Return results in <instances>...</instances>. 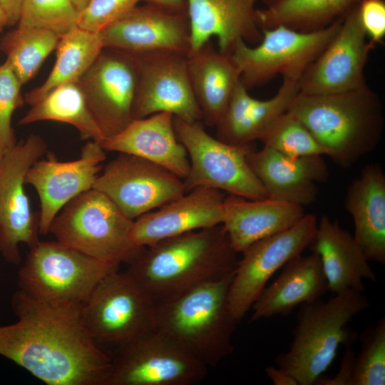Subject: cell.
<instances>
[{"label": "cell", "mask_w": 385, "mask_h": 385, "mask_svg": "<svg viewBox=\"0 0 385 385\" xmlns=\"http://www.w3.org/2000/svg\"><path fill=\"white\" fill-rule=\"evenodd\" d=\"M257 9L261 30L284 26L299 31L324 29L358 7L363 0H262Z\"/></svg>", "instance_id": "30"}, {"label": "cell", "mask_w": 385, "mask_h": 385, "mask_svg": "<svg viewBox=\"0 0 385 385\" xmlns=\"http://www.w3.org/2000/svg\"><path fill=\"white\" fill-rule=\"evenodd\" d=\"M23 0H0L6 17L7 25L18 24Z\"/></svg>", "instance_id": "42"}, {"label": "cell", "mask_w": 385, "mask_h": 385, "mask_svg": "<svg viewBox=\"0 0 385 385\" xmlns=\"http://www.w3.org/2000/svg\"><path fill=\"white\" fill-rule=\"evenodd\" d=\"M260 140L264 147L289 157L327 155L326 150L308 128L287 111L270 125Z\"/></svg>", "instance_id": "34"}, {"label": "cell", "mask_w": 385, "mask_h": 385, "mask_svg": "<svg viewBox=\"0 0 385 385\" xmlns=\"http://www.w3.org/2000/svg\"><path fill=\"white\" fill-rule=\"evenodd\" d=\"M299 306L291 346L275 361L298 385H313L332 366L339 346L355 341L357 334L348 324L369 303L363 292L346 289Z\"/></svg>", "instance_id": "5"}, {"label": "cell", "mask_w": 385, "mask_h": 385, "mask_svg": "<svg viewBox=\"0 0 385 385\" xmlns=\"http://www.w3.org/2000/svg\"><path fill=\"white\" fill-rule=\"evenodd\" d=\"M363 29L373 46L381 43L385 37V2L363 0L358 7Z\"/></svg>", "instance_id": "39"}, {"label": "cell", "mask_w": 385, "mask_h": 385, "mask_svg": "<svg viewBox=\"0 0 385 385\" xmlns=\"http://www.w3.org/2000/svg\"><path fill=\"white\" fill-rule=\"evenodd\" d=\"M17 321L0 326V355L48 385H106L113 358L99 348L81 319L82 306L53 305L19 289Z\"/></svg>", "instance_id": "1"}, {"label": "cell", "mask_w": 385, "mask_h": 385, "mask_svg": "<svg viewBox=\"0 0 385 385\" xmlns=\"http://www.w3.org/2000/svg\"><path fill=\"white\" fill-rule=\"evenodd\" d=\"M237 261L221 224L145 247L126 271L158 302L201 282L232 276Z\"/></svg>", "instance_id": "2"}, {"label": "cell", "mask_w": 385, "mask_h": 385, "mask_svg": "<svg viewBox=\"0 0 385 385\" xmlns=\"http://www.w3.org/2000/svg\"><path fill=\"white\" fill-rule=\"evenodd\" d=\"M224 194L197 187L133 220L130 239L138 247L188 232L221 225Z\"/></svg>", "instance_id": "20"}, {"label": "cell", "mask_w": 385, "mask_h": 385, "mask_svg": "<svg viewBox=\"0 0 385 385\" xmlns=\"http://www.w3.org/2000/svg\"><path fill=\"white\" fill-rule=\"evenodd\" d=\"M155 308L153 297L126 270H117L98 283L81 315L91 339L109 354L156 328Z\"/></svg>", "instance_id": "8"}, {"label": "cell", "mask_w": 385, "mask_h": 385, "mask_svg": "<svg viewBox=\"0 0 385 385\" xmlns=\"http://www.w3.org/2000/svg\"><path fill=\"white\" fill-rule=\"evenodd\" d=\"M339 372L332 379L321 376L315 384L349 385L355 354L351 345H346Z\"/></svg>", "instance_id": "40"}, {"label": "cell", "mask_w": 385, "mask_h": 385, "mask_svg": "<svg viewBox=\"0 0 385 385\" xmlns=\"http://www.w3.org/2000/svg\"><path fill=\"white\" fill-rule=\"evenodd\" d=\"M1 153H0V161H1Z\"/></svg>", "instance_id": "46"}, {"label": "cell", "mask_w": 385, "mask_h": 385, "mask_svg": "<svg viewBox=\"0 0 385 385\" xmlns=\"http://www.w3.org/2000/svg\"><path fill=\"white\" fill-rule=\"evenodd\" d=\"M60 37L40 29L18 27L7 38V63L21 85L38 72L45 59L56 48Z\"/></svg>", "instance_id": "33"}, {"label": "cell", "mask_w": 385, "mask_h": 385, "mask_svg": "<svg viewBox=\"0 0 385 385\" xmlns=\"http://www.w3.org/2000/svg\"><path fill=\"white\" fill-rule=\"evenodd\" d=\"M342 19L324 29L308 32L284 26L263 29L262 39L256 46L239 40L230 54L240 71V82L249 90L278 74L299 81L335 36Z\"/></svg>", "instance_id": "9"}, {"label": "cell", "mask_w": 385, "mask_h": 385, "mask_svg": "<svg viewBox=\"0 0 385 385\" xmlns=\"http://www.w3.org/2000/svg\"><path fill=\"white\" fill-rule=\"evenodd\" d=\"M346 211L352 217L355 240L369 262H385V174L376 163L367 165L349 185Z\"/></svg>", "instance_id": "27"}, {"label": "cell", "mask_w": 385, "mask_h": 385, "mask_svg": "<svg viewBox=\"0 0 385 385\" xmlns=\"http://www.w3.org/2000/svg\"><path fill=\"white\" fill-rule=\"evenodd\" d=\"M98 33L104 48L136 56L153 52L188 55L190 47L187 12L150 4L135 6Z\"/></svg>", "instance_id": "18"}, {"label": "cell", "mask_w": 385, "mask_h": 385, "mask_svg": "<svg viewBox=\"0 0 385 385\" xmlns=\"http://www.w3.org/2000/svg\"><path fill=\"white\" fill-rule=\"evenodd\" d=\"M71 1L80 13L87 6L90 0H71Z\"/></svg>", "instance_id": "44"}, {"label": "cell", "mask_w": 385, "mask_h": 385, "mask_svg": "<svg viewBox=\"0 0 385 385\" xmlns=\"http://www.w3.org/2000/svg\"><path fill=\"white\" fill-rule=\"evenodd\" d=\"M355 355L349 385L385 384V319L364 330Z\"/></svg>", "instance_id": "36"}, {"label": "cell", "mask_w": 385, "mask_h": 385, "mask_svg": "<svg viewBox=\"0 0 385 385\" xmlns=\"http://www.w3.org/2000/svg\"><path fill=\"white\" fill-rule=\"evenodd\" d=\"M265 373L274 385H298L292 374L279 366H268Z\"/></svg>", "instance_id": "41"}, {"label": "cell", "mask_w": 385, "mask_h": 385, "mask_svg": "<svg viewBox=\"0 0 385 385\" xmlns=\"http://www.w3.org/2000/svg\"><path fill=\"white\" fill-rule=\"evenodd\" d=\"M139 70L138 56L103 48L77 82L104 138L133 119Z\"/></svg>", "instance_id": "14"}, {"label": "cell", "mask_w": 385, "mask_h": 385, "mask_svg": "<svg viewBox=\"0 0 385 385\" xmlns=\"http://www.w3.org/2000/svg\"><path fill=\"white\" fill-rule=\"evenodd\" d=\"M47 151L43 138L31 134L6 150L0 161V252L9 263L21 262L19 246L38 239V216L32 212L24 188L29 168Z\"/></svg>", "instance_id": "12"}, {"label": "cell", "mask_w": 385, "mask_h": 385, "mask_svg": "<svg viewBox=\"0 0 385 385\" xmlns=\"http://www.w3.org/2000/svg\"><path fill=\"white\" fill-rule=\"evenodd\" d=\"M138 57L133 119L169 112L188 123L202 120L190 82L187 54L153 52Z\"/></svg>", "instance_id": "17"}, {"label": "cell", "mask_w": 385, "mask_h": 385, "mask_svg": "<svg viewBox=\"0 0 385 385\" xmlns=\"http://www.w3.org/2000/svg\"><path fill=\"white\" fill-rule=\"evenodd\" d=\"M223 214L222 225L237 253L290 228L305 215L304 207L294 203L270 197L250 200L230 194L224 198Z\"/></svg>", "instance_id": "24"}, {"label": "cell", "mask_w": 385, "mask_h": 385, "mask_svg": "<svg viewBox=\"0 0 385 385\" xmlns=\"http://www.w3.org/2000/svg\"><path fill=\"white\" fill-rule=\"evenodd\" d=\"M146 4H155L180 12H187L186 0H143Z\"/></svg>", "instance_id": "43"}, {"label": "cell", "mask_w": 385, "mask_h": 385, "mask_svg": "<svg viewBox=\"0 0 385 385\" xmlns=\"http://www.w3.org/2000/svg\"><path fill=\"white\" fill-rule=\"evenodd\" d=\"M309 247L319 257L328 291L334 294L346 289L363 292L364 279L376 280V274L354 236L337 220L323 215Z\"/></svg>", "instance_id": "25"}, {"label": "cell", "mask_w": 385, "mask_h": 385, "mask_svg": "<svg viewBox=\"0 0 385 385\" xmlns=\"http://www.w3.org/2000/svg\"><path fill=\"white\" fill-rule=\"evenodd\" d=\"M358 7L342 19L335 36L303 72L298 81L299 93L333 94L368 86L364 69L374 46L363 29Z\"/></svg>", "instance_id": "16"}, {"label": "cell", "mask_w": 385, "mask_h": 385, "mask_svg": "<svg viewBox=\"0 0 385 385\" xmlns=\"http://www.w3.org/2000/svg\"><path fill=\"white\" fill-rule=\"evenodd\" d=\"M19 81L7 61L0 66V153L2 155L16 145L11 127L14 111L23 104Z\"/></svg>", "instance_id": "37"}, {"label": "cell", "mask_w": 385, "mask_h": 385, "mask_svg": "<svg viewBox=\"0 0 385 385\" xmlns=\"http://www.w3.org/2000/svg\"><path fill=\"white\" fill-rule=\"evenodd\" d=\"M317 222L315 215L305 214L294 226L254 242L242 252L227 294L229 309L239 322L272 276L309 247Z\"/></svg>", "instance_id": "13"}, {"label": "cell", "mask_w": 385, "mask_h": 385, "mask_svg": "<svg viewBox=\"0 0 385 385\" xmlns=\"http://www.w3.org/2000/svg\"><path fill=\"white\" fill-rule=\"evenodd\" d=\"M259 0H186L190 29V47L195 52L212 37L217 39L219 51L231 53L239 40L259 43L262 32L255 8Z\"/></svg>", "instance_id": "22"}, {"label": "cell", "mask_w": 385, "mask_h": 385, "mask_svg": "<svg viewBox=\"0 0 385 385\" xmlns=\"http://www.w3.org/2000/svg\"><path fill=\"white\" fill-rule=\"evenodd\" d=\"M103 48L99 33L78 26L62 36L56 46V60L51 72L43 83L26 94V101L32 106L54 88L77 83Z\"/></svg>", "instance_id": "31"}, {"label": "cell", "mask_w": 385, "mask_h": 385, "mask_svg": "<svg viewBox=\"0 0 385 385\" xmlns=\"http://www.w3.org/2000/svg\"><path fill=\"white\" fill-rule=\"evenodd\" d=\"M93 188L108 197L132 220L186 192L183 179L127 153H119L105 166Z\"/></svg>", "instance_id": "15"}, {"label": "cell", "mask_w": 385, "mask_h": 385, "mask_svg": "<svg viewBox=\"0 0 385 385\" xmlns=\"http://www.w3.org/2000/svg\"><path fill=\"white\" fill-rule=\"evenodd\" d=\"M206 371L175 338L156 327L113 358L106 385H193Z\"/></svg>", "instance_id": "11"}, {"label": "cell", "mask_w": 385, "mask_h": 385, "mask_svg": "<svg viewBox=\"0 0 385 385\" xmlns=\"http://www.w3.org/2000/svg\"><path fill=\"white\" fill-rule=\"evenodd\" d=\"M247 160L268 197L302 207L317 200V183L329 176L322 155L292 158L263 146L257 151L251 149Z\"/></svg>", "instance_id": "21"}, {"label": "cell", "mask_w": 385, "mask_h": 385, "mask_svg": "<svg viewBox=\"0 0 385 385\" xmlns=\"http://www.w3.org/2000/svg\"><path fill=\"white\" fill-rule=\"evenodd\" d=\"M31 108L19 120V125L54 120L73 125L82 140L99 144L104 139L78 83L61 85Z\"/></svg>", "instance_id": "32"}, {"label": "cell", "mask_w": 385, "mask_h": 385, "mask_svg": "<svg viewBox=\"0 0 385 385\" xmlns=\"http://www.w3.org/2000/svg\"><path fill=\"white\" fill-rule=\"evenodd\" d=\"M187 62L202 120L215 126L240 81V71L231 54L215 50L210 41L187 55Z\"/></svg>", "instance_id": "29"}, {"label": "cell", "mask_w": 385, "mask_h": 385, "mask_svg": "<svg viewBox=\"0 0 385 385\" xmlns=\"http://www.w3.org/2000/svg\"><path fill=\"white\" fill-rule=\"evenodd\" d=\"M133 220L105 194L91 189L68 202L49 229L56 240L110 264H128L144 247L130 239Z\"/></svg>", "instance_id": "6"}, {"label": "cell", "mask_w": 385, "mask_h": 385, "mask_svg": "<svg viewBox=\"0 0 385 385\" xmlns=\"http://www.w3.org/2000/svg\"><path fill=\"white\" fill-rule=\"evenodd\" d=\"M173 125L189 158L190 170L183 180L186 192L207 187L250 200L268 197L247 163L250 144L237 146L225 143L208 134L198 122L188 123L174 117Z\"/></svg>", "instance_id": "10"}, {"label": "cell", "mask_w": 385, "mask_h": 385, "mask_svg": "<svg viewBox=\"0 0 385 385\" xmlns=\"http://www.w3.org/2000/svg\"><path fill=\"white\" fill-rule=\"evenodd\" d=\"M232 277L201 282L156 302V327L205 366H216L234 349L232 338L239 322L227 302Z\"/></svg>", "instance_id": "4"}, {"label": "cell", "mask_w": 385, "mask_h": 385, "mask_svg": "<svg viewBox=\"0 0 385 385\" xmlns=\"http://www.w3.org/2000/svg\"><path fill=\"white\" fill-rule=\"evenodd\" d=\"M173 119L174 115L169 112L133 119L121 131L104 138L100 145L105 150L148 160L184 180L190 170L189 158L176 136Z\"/></svg>", "instance_id": "23"}, {"label": "cell", "mask_w": 385, "mask_h": 385, "mask_svg": "<svg viewBox=\"0 0 385 385\" xmlns=\"http://www.w3.org/2000/svg\"><path fill=\"white\" fill-rule=\"evenodd\" d=\"M2 25H7V22H6V17L4 14V11L0 5V26H2Z\"/></svg>", "instance_id": "45"}, {"label": "cell", "mask_w": 385, "mask_h": 385, "mask_svg": "<svg viewBox=\"0 0 385 385\" xmlns=\"http://www.w3.org/2000/svg\"><path fill=\"white\" fill-rule=\"evenodd\" d=\"M78 16L71 0H23L18 27L44 29L61 38L77 26Z\"/></svg>", "instance_id": "35"}, {"label": "cell", "mask_w": 385, "mask_h": 385, "mask_svg": "<svg viewBox=\"0 0 385 385\" xmlns=\"http://www.w3.org/2000/svg\"><path fill=\"white\" fill-rule=\"evenodd\" d=\"M298 93L297 80L282 78V83L272 98L260 100L252 97L240 81L215 125L217 138L237 146L260 140L270 125L287 111Z\"/></svg>", "instance_id": "26"}, {"label": "cell", "mask_w": 385, "mask_h": 385, "mask_svg": "<svg viewBox=\"0 0 385 385\" xmlns=\"http://www.w3.org/2000/svg\"><path fill=\"white\" fill-rule=\"evenodd\" d=\"M106 159V150L101 145L88 140L76 160L40 158L29 168L25 183L35 189L40 200L39 234L49 233L51 222L60 210L74 197L93 188Z\"/></svg>", "instance_id": "19"}, {"label": "cell", "mask_w": 385, "mask_h": 385, "mask_svg": "<svg viewBox=\"0 0 385 385\" xmlns=\"http://www.w3.org/2000/svg\"><path fill=\"white\" fill-rule=\"evenodd\" d=\"M287 111L308 128L327 155L342 168L371 153L382 137V102L368 86L333 94L299 92Z\"/></svg>", "instance_id": "3"}, {"label": "cell", "mask_w": 385, "mask_h": 385, "mask_svg": "<svg viewBox=\"0 0 385 385\" xmlns=\"http://www.w3.org/2000/svg\"><path fill=\"white\" fill-rule=\"evenodd\" d=\"M118 267L57 240L39 241L19 271V289L51 304L83 306L98 283Z\"/></svg>", "instance_id": "7"}, {"label": "cell", "mask_w": 385, "mask_h": 385, "mask_svg": "<svg viewBox=\"0 0 385 385\" xmlns=\"http://www.w3.org/2000/svg\"><path fill=\"white\" fill-rule=\"evenodd\" d=\"M328 284L319 257L312 253L289 261L277 278L267 285L255 302L251 322L286 316L297 306L320 298Z\"/></svg>", "instance_id": "28"}, {"label": "cell", "mask_w": 385, "mask_h": 385, "mask_svg": "<svg viewBox=\"0 0 385 385\" xmlns=\"http://www.w3.org/2000/svg\"><path fill=\"white\" fill-rule=\"evenodd\" d=\"M143 0H90L79 13L77 26L98 33L113 23Z\"/></svg>", "instance_id": "38"}]
</instances>
